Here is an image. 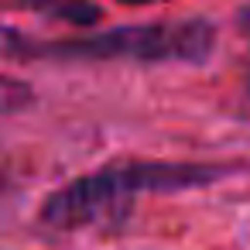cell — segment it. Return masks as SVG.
<instances>
[{
    "label": "cell",
    "mask_w": 250,
    "mask_h": 250,
    "mask_svg": "<svg viewBox=\"0 0 250 250\" xmlns=\"http://www.w3.org/2000/svg\"><path fill=\"white\" fill-rule=\"evenodd\" d=\"M216 48V28L202 18L188 21H161V24H134L113 28L106 35H89L79 42H55V45H31L28 59L52 55V59H86V62H206Z\"/></svg>",
    "instance_id": "6da1fadb"
},
{
    "label": "cell",
    "mask_w": 250,
    "mask_h": 250,
    "mask_svg": "<svg viewBox=\"0 0 250 250\" xmlns=\"http://www.w3.org/2000/svg\"><path fill=\"white\" fill-rule=\"evenodd\" d=\"M18 4L24 11H31V14L72 24V28H93L103 18V11L93 4V0H18Z\"/></svg>",
    "instance_id": "3957f363"
},
{
    "label": "cell",
    "mask_w": 250,
    "mask_h": 250,
    "mask_svg": "<svg viewBox=\"0 0 250 250\" xmlns=\"http://www.w3.org/2000/svg\"><path fill=\"white\" fill-rule=\"evenodd\" d=\"M117 4H127V7H144V4H161V0H117Z\"/></svg>",
    "instance_id": "5b68a950"
},
{
    "label": "cell",
    "mask_w": 250,
    "mask_h": 250,
    "mask_svg": "<svg viewBox=\"0 0 250 250\" xmlns=\"http://www.w3.org/2000/svg\"><path fill=\"white\" fill-rule=\"evenodd\" d=\"M144 192L141 165H120L103 168L83 178H72L69 185L55 188L45 202L38 219L55 233H76V229H117L134 212V199Z\"/></svg>",
    "instance_id": "7a4b0ae2"
},
{
    "label": "cell",
    "mask_w": 250,
    "mask_h": 250,
    "mask_svg": "<svg viewBox=\"0 0 250 250\" xmlns=\"http://www.w3.org/2000/svg\"><path fill=\"white\" fill-rule=\"evenodd\" d=\"M31 103H35V86H31V83L0 72V117L21 113V110H28Z\"/></svg>",
    "instance_id": "277c9868"
}]
</instances>
